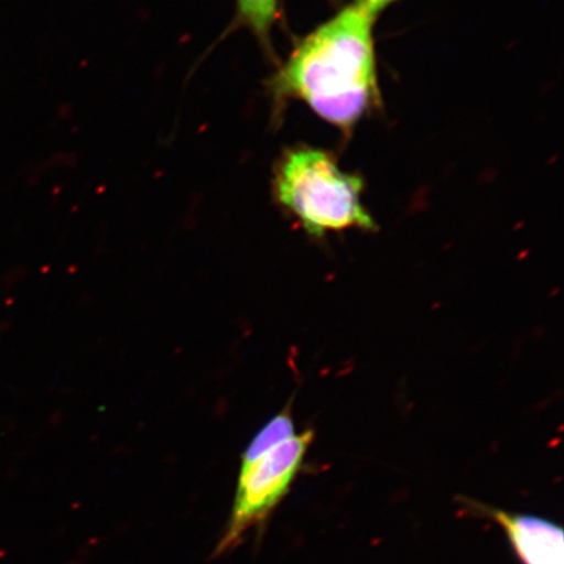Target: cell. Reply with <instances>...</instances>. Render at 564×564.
<instances>
[{"mask_svg": "<svg viewBox=\"0 0 564 564\" xmlns=\"http://www.w3.org/2000/svg\"><path fill=\"white\" fill-rule=\"evenodd\" d=\"M376 20L350 3L299 41L267 84L274 109L300 101L336 129H355L380 105Z\"/></svg>", "mask_w": 564, "mask_h": 564, "instance_id": "1", "label": "cell"}, {"mask_svg": "<svg viewBox=\"0 0 564 564\" xmlns=\"http://www.w3.org/2000/svg\"><path fill=\"white\" fill-rule=\"evenodd\" d=\"M364 188L361 176L343 171L334 154L315 147L288 148L273 167L274 200L314 238L355 228L377 231L362 204Z\"/></svg>", "mask_w": 564, "mask_h": 564, "instance_id": "2", "label": "cell"}, {"mask_svg": "<svg viewBox=\"0 0 564 564\" xmlns=\"http://www.w3.org/2000/svg\"><path fill=\"white\" fill-rule=\"evenodd\" d=\"M313 440V430L295 434L257 462L241 467L229 527L217 553L237 546L247 529L262 521L281 502L300 474Z\"/></svg>", "mask_w": 564, "mask_h": 564, "instance_id": "3", "label": "cell"}, {"mask_svg": "<svg viewBox=\"0 0 564 564\" xmlns=\"http://www.w3.org/2000/svg\"><path fill=\"white\" fill-rule=\"evenodd\" d=\"M523 564H564L563 529L550 521L494 510Z\"/></svg>", "mask_w": 564, "mask_h": 564, "instance_id": "4", "label": "cell"}, {"mask_svg": "<svg viewBox=\"0 0 564 564\" xmlns=\"http://www.w3.org/2000/svg\"><path fill=\"white\" fill-rule=\"evenodd\" d=\"M281 13V0H237L236 28H247L264 48L265 54L274 58L272 33Z\"/></svg>", "mask_w": 564, "mask_h": 564, "instance_id": "5", "label": "cell"}, {"mask_svg": "<svg viewBox=\"0 0 564 564\" xmlns=\"http://www.w3.org/2000/svg\"><path fill=\"white\" fill-rule=\"evenodd\" d=\"M295 435L294 421L291 409L274 415V417L265 423L253 436L249 446H247L242 455V467L257 462L271 449L278 447L279 444L291 440Z\"/></svg>", "mask_w": 564, "mask_h": 564, "instance_id": "6", "label": "cell"}, {"mask_svg": "<svg viewBox=\"0 0 564 564\" xmlns=\"http://www.w3.org/2000/svg\"><path fill=\"white\" fill-rule=\"evenodd\" d=\"M398 0H352V4L357 6L373 19H377L380 13L386 11L388 7L392 6Z\"/></svg>", "mask_w": 564, "mask_h": 564, "instance_id": "7", "label": "cell"}]
</instances>
